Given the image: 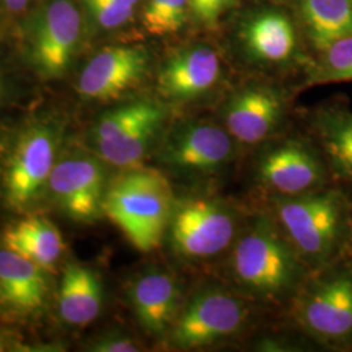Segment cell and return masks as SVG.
<instances>
[{"label": "cell", "mask_w": 352, "mask_h": 352, "mask_svg": "<svg viewBox=\"0 0 352 352\" xmlns=\"http://www.w3.org/2000/svg\"><path fill=\"white\" fill-rule=\"evenodd\" d=\"M174 209V195L166 176L140 167L126 170L111 183L103 201V213L141 252L160 245Z\"/></svg>", "instance_id": "obj_1"}, {"label": "cell", "mask_w": 352, "mask_h": 352, "mask_svg": "<svg viewBox=\"0 0 352 352\" xmlns=\"http://www.w3.org/2000/svg\"><path fill=\"white\" fill-rule=\"evenodd\" d=\"M300 254L270 219L261 217L235 241L231 273L241 289L263 299L291 292L302 276Z\"/></svg>", "instance_id": "obj_2"}, {"label": "cell", "mask_w": 352, "mask_h": 352, "mask_svg": "<svg viewBox=\"0 0 352 352\" xmlns=\"http://www.w3.org/2000/svg\"><path fill=\"white\" fill-rule=\"evenodd\" d=\"M277 217L298 253L325 263L340 245L344 227V205L334 192L283 196L277 202Z\"/></svg>", "instance_id": "obj_3"}, {"label": "cell", "mask_w": 352, "mask_h": 352, "mask_svg": "<svg viewBox=\"0 0 352 352\" xmlns=\"http://www.w3.org/2000/svg\"><path fill=\"white\" fill-rule=\"evenodd\" d=\"M164 107L138 101L104 113L93 128V148L98 158L119 168L139 167L164 126Z\"/></svg>", "instance_id": "obj_4"}, {"label": "cell", "mask_w": 352, "mask_h": 352, "mask_svg": "<svg viewBox=\"0 0 352 352\" xmlns=\"http://www.w3.org/2000/svg\"><path fill=\"white\" fill-rule=\"evenodd\" d=\"M167 230L171 245L179 256L202 260L219 254L234 241L236 221L226 204L195 197L175 204Z\"/></svg>", "instance_id": "obj_5"}, {"label": "cell", "mask_w": 352, "mask_h": 352, "mask_svg": "<svg viewBox=\"0 0 352 352\" xmlns=\"http://www.w3.org/2000/svg\"><path fill=\"white\" fill-rule=\"evenodd\" d=\"M247 308L235 295L221 289L196 292L180 309L171 327L179 349H201L236 334L247 321Z\"/></svg>", "instance_id": "obj_6"}, {"label": "cell", "mask_w": 352, "mask_h": 352, "mask_svg": "<svg viewBox=\"0 0 352 352\" xmlns=\"http://www.w3.org/2000/svg\"><path fill=\"white\" fill-rule=\"evenodd\" d=\"M235 139L227 129L205 122L176 126L164 148V161L182 175L210 176L231 162Z\"/></svg>", "instance_id": "obj_7"}, {"label": "cell", "mask_w": 352, "mask_h": 352, "mask_svg": "<svg viewBox=\"0 0 352 352\" xmlns=\"http://www.w3.org/2000/svg\"><path fill=\"white\" fill-rule=\"evenodd\" d=\"M106 179L101 161L88 155H74L55 164L47 188L68 217L89 222L103 212L109 187Z\"/></svg>", "instance_id": "obj_8"}, {"label": "cell", "mask_w": 352, "mask_h": 352, "mask_svg": "<svg viewBox=\"0 0 352 352\" xmlns=\"http://www.w3.org/2000/svg\"><path fill=\"white\" fill-rule=\"evenodd\" d=\"M56 139L46 126H33L13 148L6 175L7 199L16 208L36 201L47 188L55 167Z\"/></svg>", "instance_id": "obj_9"}, {"label": "cell", "mask_w": 352, "mask_h": 352, "mask_svg": "<svg viewBox=\"0 0 352 352\" xmlns=\"http://www.w3.org/2000/svg\"><path fill=\"white\" fill-rule=\"evenodd\" d=\"M148 65L149 54L142 47H106L82 69L77 82L78 93L91 101L115 100L139 84Z\"/></svg>", "instance_id": "obj_10"}, {"label": "cell", "mask_w": 352, "mask_h": 352, "mask_svg": "<svg viewBox=\"0 0 352 352\" xmlns=\"http://www.w3.org/2000/svg\"><path fill=\"white\" fill-rule=\"evenodd\" d=\"M81 33L78 10L68 0H55L38 16L32 54L39 71L50 77L63 75L75 54Z\"/></svg>", "instance_id": "obj_11"}, {"label": "cell", "mask_w": 352, "mask_h": 352, "mask_svg": "<svg viewBox=\"0 0 352 352\" xmlns=\"http://www.w3.org/2000/svg\"><path fill=\"white\" fill-rule=\"evenodd\" d=\"M257 174L265 187L282 196H298L322 183L324 167L308 146L289 140L265 153Z\"/></svg>", "instance_id": "obj_12"}, {"label": "cell", "mask_w": 352, "mask_h": 352, "mask_svg": "<svg viewBox=\"0 0 352 352\" xmlns=\"http://www.w3.org/2000/svg\"><path fill=\"white\" fill-rule=\"evenodd\" d=\"M302 327L317 338L340 340L352 334V280L337 277L311 289L298 307Z\"/></svg>", "instance_id": "obj_13"}, {"label": "cell", "mask_w": 352, "mask_h": 352, "mask_svg": "<svg viewBox=\"0 0 352 352\" xmlns=\"http://www.w3.org/2000/svg\"><path fill=\"white\" fill-rule=\"evenodd\" d=\"M283 115V100L269 87H248L231 97L225 109L228 133L243 144L267 139Z\"/></svg>", "instance_id": "obj_14"}, {"label": "cell", "mask_w": 352, "mask_h": 352, "mask_svg": "<svg viewBox=\"0 0 352 352\" xmlns=\"http://www.w3.org/2000/svg\"><path fill=\"white\" fill-rule=\"evenodd\" d=\"M221 72L217 52L206 46H195L177 52L164 63L160 89L167 98L190 101L213 89Z\"/></svg>", "instance_id": "obj_15"}, {"label": "cell", "mask_w": 352, "mask_h": 352, "mask_svg": "<svg viewBox=\"0 0 352 352\" xmlns=\"http://www.w3.org/2000/svg\"><path fill=\"white\" fill-rule=\"evenodd\" d=\"M129 300L140 324L151 334L171 329L182 309V291L171 274L153 270L133 280Z\"/></svg>", "instance_id": "obj_16"}, {"label": "cell", "mask_w": 352, "mask_h": 352, "mask_svg": "<svg viewBox=\"0 0 352 352\" xmlns=\"http://www.w3.org/2000/svg\"><path fill=\"white\" fill-rule=\"evenodd\" d=\"M43 267L7 248L0 251V299L21 312L41 309L47 295Z\"/></svg>", "instance_id": "obj_17"}, {"label": "cell", "mask_w": 352, "mask_h": 352, "mask_svg": "<svg viewBox=\"0 0 352 352\" xmlns=\"http://www.w3.org/2000/svg\"><path fill=\"white\" fill-rule=\"evenodd\" d=\"M103 289L100 277L87 266L68 265L58 296L59 316L67 324L85 327L101 314Z\"/></svg>", "instance_id": "obj_18"}, {"label": "cell", "mask_w": 352, "mask_h": 352, "mask_svg": "<svg viewBox=\"0 0 352 352\" xmlns=\"http://www.w3.org/2000/svg\"><path fill=\"white\" fill-rule=\"evenodd\" d=\"M243 39L252 58L267 63L287 60L296 46L295 30L289 17L277 11L253 16L244 26Z\"/></svg>", "instance_id": "obj_19"}, {"label": "cell", "mask_w": 352, "mask_h": 352, "mask_svg": "<svg viewBox=\"0 0 352 352\" xmlns=\"http://www.w3.org/2000/svg\"><path fill=\"white\" fill-rule=\"evenodd\" d=\"M4 247L41 267L51 269L63 253V236L58 227L43 217H29L6 230Z\"/></svg>", "instance_id": "obj_20"}, {"label": "cell", "mask_w": 352, "mask_h": 352, "mask_svg": "<svg viewBox=\"0 0 352 352\" xmlns=\"http://www.w3.org/2000/svg\"><path fill=\"white\" fill-rule=\"evenodd\" d=\"M308 34L320 51L352 37V0H298Z\"/></svg>", "instance_id": "obj_21"}, {"label": "cell", "mask_w": 352, "mask_h": 352, "mask_svg": "<svg viewBox=\"0 0 352 352\" xmlns=\"http://www.w3.org/2000/svg\"><path fill=\"white\" fill-rule=\"evenodd\" d=\"M317 131L334 168L352 179V113L340 110L321 113Z\"/></svg>", "instance_id": "obj_22"}, {"label": "cell", "mask_w": 352, "mask_h": 352, "mask_svg": "<svg viewBox=\"0 0 352 352\" xmlns=\"http://www.w3.org/2000/svg\"><path fill=\"white\" fill-rule=\"evenodd\" d=\"M352 81V37L334 42L316 64L311 74V84Z\"/></svg>", "instance_id": "obj_23"}, {"label": "cell", "mask_w": 352, "mask_h": 352, "mask_svg": "<svg viewBox=\"0 0 352 352\" xmlns=\"http://www.w3.org/2000/svg\"><path fill=\"white\" fill-rule=\"evenodd\" d=\"M190 0H148L142 24L153 36L177 32L187 20Z\"/></svg>", "instance_id": "obj_24"}, {"label": "cell", "mask_w": 352, "mask_h": 352, "mask_svg": "<svg viewBox=\"0 0 352 352\" xmlns=\"http://www.w3.org/2000/svg\"><path fill=\"white\" fill-rule=\"evenodd\" d=\"M140 0H87L96 20L103 28L113 29L126 24Z\"/></svg>", "instance_id": "obj_25"}, {"label": "cell", "mask_w": 352, "mask_h": 352, "mask_svg": "<svg viewBox=\"0 0 352 352\" xmlns=\"http://www.w3.org/2000/svg\"><path fill=\"white\" fill-rule=\"evenodd\" d=\"M232 1L234 0H190V7L200 21L213 25Z\"/></svg>", "instance_id": "obj_26"}, {"label": "cell", "mask_w": 352, "mask_h": 352, "mask_svg": "<svg viewBox=\"0 0 352 352\" xmlns=\"http://www.w3.org/2000/svg\"><path fill=\"white\" fill-rule=\"evenodd\" d=\"M91 351L96 352H136L140 351L136 342L122 334H109L91 344Z\"/></svg>", "instance_id": "obj_27"}, {"label": "cell", "mask_w": 352, "mask_h": 352, "mask_svg": "<svg viewBox=\"0 0 352 352\" xmlns=\"http://www.w3.org/2000/svg\"><path fill=\"white\" fill-rule=\"evenodd\" d=\"M3 1H4L6 7H7L10 11L20 12V11H23V10L25 8L26 4H28L29 0H3Z\"/></svg>", "instance_id": "obj_28"}, {"label": "cell", "mask_w": 352, "mask_h": 352, "mask_svg": "<svg viewBox=\"0 0 352 352\" xmlns=\"http://www.w3.org/2000/svg\"><path fill=\"white\" fill-rule=\"evenodd\" d=\"M6 347H7L6 340H4V337H1V336H0V352L6 351Z\"/></svg>", "instance_id": "obj_29"}]
</instances>
